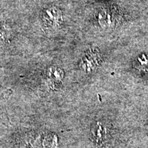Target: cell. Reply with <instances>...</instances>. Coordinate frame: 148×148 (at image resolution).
I'll return each instance as SVG.
<instances>
[{
    "instance_id": "obj_1",
    "label": "cell",
    "mask_w": 148,
    "mask_h": 148,
    "mask_svg": "<svg viewBox=\"0 0 148 148\" xmlns=\"http://www.w3.org/2000/svg\"><path fill=\"white\" fill-rule=\"evenodd\" d=\"M97 18L101 27L110 28L119 23L121 20V14L117 8L108 7L99 11L97 14Z\"/></svg>"
},
{
    "instance_id": "obj_6",
    "label": "cell",
    "mask_w": 148,
    "mask_h": 148,
    "mask_svg": "<svg viewBox=\"0 0 148 148\" xmlns=\"http://www.w3.org/2000/svg\"><path fill=\"white\" fill-rule=\"evenodd\" d=\"M92 134H94V136H95L97 140H99L102 138V135H103V131L102 128H101V124L98 123L95 128L92 130Z\"/></svg>"
},
{
    "instance_id": "obj_3",
    "label": "cell",
    "mask_w": 148,
    "mask_h": 148,
    "mask_svg": "<svg viewBox=\"0 0 148 148\" xmlns=\"http://www.w3.org/2000/svg\"><path fill=\"white\" fill-rule=\"evenodd\" d=\"M64 78V72L59 68L52 67L49 68L46 71V79L49 86L54 88L60 84Z\"/></svg>"
},
{
    "instance_id": "obj_5",
    "label": "cell",
    "mask_w": 148,
    "mask_h": 148,
    "mask_svg": "<svg viewBox=\"0 0 148 148\" xmlns=\"http://www.w3.org/2000/svg\"><path fill=\"white\" fill-rule=\"evenodd\" d=\"M58 137L54 134L47 135L42 142V146L44 148H58Z\"/></svg>"
},
{
    "instance_id": "obj_4",
    "label": "cell",
    "mask_w": 148,
    "mask_h": 148,
    "mask_svg": "<svg viewBox=\"0 0 148 148\" xmlns=\"http://www.w3.org/2000/svg\"><path fill=\"white\" fill-rule=\"evenodd\" d=\"M97 54L94 53H87L82 60V66L86 71H90L97 64Z\"/></svg>"
},
{
    "instance_id": "obj_2",
    "label": "cell",
    "mask_w": 148,
    "mask_h": 148,
    "mask_svg": "<svg viewBox=\"0 0 148 148\" xmlns=\"http://www.w3.org/2000/svg\"><path fill=\"white\" fill-rule=\"evenodd\" d=\"M42 18L47 25L53 27H58L63 20L62 12L56 7L45 9L42 12Z\"/></svg>"
}]
</instances>
